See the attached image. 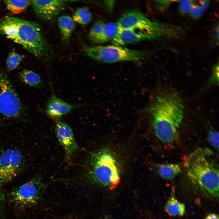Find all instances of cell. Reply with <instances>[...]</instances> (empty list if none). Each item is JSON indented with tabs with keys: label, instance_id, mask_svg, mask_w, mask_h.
Wrapping results in <instances>:
<instances>
[{
	"label": "cell",
	"instance_id": "6da1fadb",
	"mask_svg": "<svg viewBox=\"0 0 219 219\" xmlns=\"http://www.w3.org/2000/svg\"><path fill=\"white\" fill-rule=\"evenodd\" d=\"M155 133L163 143L172 144L179 139L184 118V106L178 96L169 94L156 97L147 107Z\"/></svg>",
	"mask_w": 219,
	"mask_h": 219
},
{
	"label": "cell",
	"instance_id": "7a4b0ae2",
	"mask_svg": "<svg viewBox=\"0 0 219 219\" xmlns=\"http://www.w3.org/2000/svg\"><path fill=\"white\" fill-rule=\"evenodd\" d=\"M0 32L43 61L51 58V49L36 23L6 16L0 21Z\"/></svg>",
	"mask_w": 219,
	"mask_h": 219
},
{
	"label": "cell",
	"instance_id": "3957f363",
	"mask_svg": "<svg viewBox=\"0 0 219 219\" xmlns=\"http://www.w3.org/2000/svg\"><path fill=\"white\" fill-rule=\"evenodd\" d=\"M187 176L195 186L205 196L212 198L219 197V169L207 155L197 152L185 162Z\"/></svg>",
	"mask_w": 219,
	"mask_h": 219
},
{
	"label": "cell",
	"instance_id": "277c9868",
	"mask_svg": "<svg viewBox=\"0 0 219 219\" xmlns=\"http://www.w3.org/2000/svg\"><path fill=\"white\" fill-rule=\"evenodd\" d=\"M119 27L143 32L152 36L154 40L177 39L184 32L180 26L152 21L136 10L124 12L116 23Z\"/></svg>",
	"mask_w": 219,
	"mask_h": 219
},
{
	"label": "cell",
	"instance_id": "5b68a950",
	"mask_svg": "<svg viewBox=\"0 0 219 219\" xmlns=\"http://www.w3.org/2000/svg\"><path fill=\"white\" fill-rule=\"evenodd\" d=\"M92 169L82 178L87 182L115 189L120 181L119 170L114 157L105 150L93 154L90 157Z\"/></svg>",
	"mask_w": 219,
	"mask_h": 219
},
{
	"label": "cell",
	"instance_id": "8992f818",
	"mask_svg": "<svg viewBox=\"0 0 219 219\" xmlns=\"http://www.w3.org/2000/svg\"><path fill=\"white\" fill-rule=\"evenodd\" d=\"M85 53L91 58L104 63L123 61L139 62L144 60L147 53L144 51L129 49L115 45L84 46Z\"/></svg>",
	"mask_w": 219,
	"mask_h": 219
},
{
	"label": "cell",
	"instance_id": "52a82bcc",
	"mask_svg": "<svg viewBox=\"0 0 219 219\" xmlns=\"http://www.w3.org/2000/svg\"><path fill=\"white\" fill-rule=\"evenodd\" d=\"M46 187L40 178H34L13 189L9 195V202L19 208L33 206L39 201Z\"/></svg>",
	"mask_w": 219,
	"mask_h": 219
},
{
	"label": "cell",
	"instance_id": "ba28073f",
	"mask_svg": "<svg viewBox=\"0 0 219 219\" xmlns=\"http://www.w3.org/2000/svg\"><path fill=\"white\" fill-rule=\"evenodd\" d=\"M19 97L7 75L0 73V113L7 117L15 118L23 113Z\"/></svg>",
	"mask_w": 219,
	"mask_h": 219
},
{
	"label": "cell",
	"instance_id": "9c48e42d",
	"mask_svg": "<svg viewBox=\"0 0 219 219\" xmlns=\"http://www.w3.org/2000/svg\"><path fill=\"white\" fill-rule=\"evenodd\" d=\"M22 161V155L18 150L9 149L0 155V181L3 185L17 175Z\"/></svg>",
	"mask_w": 219,
	"mask_h": 219
},
{
	"label": "cell",
	"instance_id": "30bf717a",
	"mask_svg": "<svg viewBox=\"0 0 219 219\" xmlns=\"http://www.w3.org/2000/svg\"><path fill=\"white\" fill-rule=\"evenodd\" d=\"M66 0L31 1L34 11L36 16L41 20L52 21L67 6Z\"/></svg>",
	"mask_w": 219,
	"mask_h": 219
},
{
	"label": "cell",
	"instance_id": "8fae6325",
	"mask_svg": "<svg viewBox=\"0 0 219 219\" xmlns=\"http://www.w3.org/2000/svg\"><path fill=\"white\" fill-rule=\"evenodd\" d=\"M55 132L58 141L65 150L66 158L68 160H70L79 149L71 129L66 123L56 120Z\"/></svg>",
	"mask_w": 219,
	"mask_h": 219
},
{
	"label": "cell",
	"instance_id": "7c38bea8",
	"mask_svg": "<svg viewBox=\"0 0 219 219\" xmlns=\"http://www.w3.org/2000/svg\"><path fill=\"white\" fill-rule=\"evenodd\" d=\"M119 28L117 34L111 41L114 45L122 46L145 40H154L152 36L146 33Z\"/></svg>",
	"mask_w": 219,
	"mask_h": 219
},
{
	"label": "cell",
	"instance_id": "4fadbf2b",
	"mask_svg": "<svg viewBox=\"0 0 219 219\" xmlns=\"http://www.w3.org/2000/svg\"><path fill=\"white\" fill-rule=\"evenodd\" d=\"M77 107L68 103L53 95L47 104L46 111L49 117L58 118L68 113Z\"/></svg>",
	"mask_w": 219,
	"mask_h": 219
},
{
	"label": "cell",
	"instance_id": "5bb4252c",
	"mask_svg": "<svg viewBox=\"0 0 219 219\" xmlns=\"http://www.w3.org/2000/svg\"><path fill=\"white\" fill-rule=\"evenodd\" d=\"M57 23L62 42L68 43L75 27V22L69 16L64 15L59 17Z\"/></svg>",
	"mask_w": 219,
	"mask_h": 219
},
{
	"label": "cell",
	"instance_id": "9a60e30c",
	"mask_svg": "<svg viewBox=\"0 0 219 219\" xmlns=\"http://www.w3.org/2000/svg\"><path fill=\"white\" fill-rule=\"evenodd\" d=\"M157 170L162 177L166 179L171 180L179 175L181 172L182 169L179 164L168 163L158 165Z\"/></svg>",
	"mask_w": 219,
	"mask_h": 219
},
{
	"label": "cell",
	"instance_id": "2e32d148",
	"mask_svg": "<svg viewBox=\"0 0 219 219\" xmlns=\"http://www.w3.org/2000/svg\"><path fill=\"white\" fill-rule=\"evenodd\" d=\"M165 209L169 215L172 217L182 216L186 212L185 204L174 196H171L169 199L165 204Z\"/></svg>",
	"mask_w": 219,
	"mask_h": 219
},
{
	"label": "cell",
	"instance_id": "e0dca14e",
	"mask_svg": "<svg viewBox=\"0 0 219 219\" xmlns=\"http://www.w3.org/2000/svg\"><path fill=\"white\" fill-rule=\"evenodd\" d=\"M19 76L21 80L27 85L34 87H39L42 85L40 76L32 71L24 70L20 72Z\"/></svg>",
	"mask_w": 219,
	"mask_h": 219
},
{
	"label": "cell",
	"instance_id": "ac0fdd59",
	"mask_svg": "<svg viewBox=\"0 0 219 219\" xmlns=\"http://www.w3.org/2000/svg\"><path fill=\"white\" fill-rule=\"evenodd\" d=\"M7 9L14 14L23 12L31 4L29 0H5L4 1Z\"/></svg>",
	"mask_w": 219,
	"mask_h": 219
},
{
	"label": "cell",
	"instance_id": "d6986e66",
	"mask_svg": "<svg viewBox=\"0 0 219 219\" xmlns=\"http://www.w3.org/2000/svg\"><path fill=\"white\" fill-rule=\"evenodd\" d=\"M72 19L75 22L83 25L89 24L92 19L90 12L85 8L78 9L74 13Z\"/></svg>",
	"mask_w": 219,
	"mask_h": 219
},
{
	"label": "cell",
	"instance_id": "ffe728a7",
	"mask_svg": "<svg viewBox=\"0 0 219 219\" xmlns=\"http://www.w3.org/2000/svg\"><path fill=\"white\" fill-rule=\"evenodd\" d=\"M106 23L104 22L98 20L93 25L88 34V37L91 41L95 43L104 30Z\"/></svg>",
	"mask_w": 219,
	"mask_h": 219
},
{
	"label": "cell",
	"instance_id": "44dd1931",
	"mask_svg": "<svg viewBox=\"0 0 219 219\" xmlns=\"http://www.w3.org/2000/svg\"><path fill=\"white\" fill-rule=\"evenodd\" d=\"M209 4L208 0H200L197 3L195 2L189 13L190 16L194 19H199L208 7Z\"/></svg>",
	"mask_w": 219,
	"mask_h": 219
},
{
	"label": "cell",
	"instance_id": "7402d4cb",
	"mask_svg": "<svg viewBox=\"0 0 219 219\" xmlns=\"http://www.w3.org/2000/svg\"><path fill=\"white\" fill-rule=\"evenodd\" d=\"M23 56L16 52L12 51L9 54L6 61L8 69L13 70L16 68L20 63Z\"/></svg>",
	"mask_w": 219,
	"mask_h": 219
},
{
	"label": "cell",
	"instance_id": "603a6c76",
	"mask_svg": "<svg viewBox=\"0 0 219 219\" xmlns=\"http://www.w3.org/2000/svg\"><path fill=\"white\" fill-rule=\"evenodd\" d=\"M195 1L189 0L179 1V8L180 12L183 14H189L195 4Z\"/></svg>",
	"mask_w": 219,
	"mask_h": 219
},
{
	"label": "cell",
	"instance_id": "cb8c5ba5",
	"mask_svg": "<svg viewBox=\"0 0 219 219\" xmlns=\"http://www.w3.org/2000/svg\"><path fill=\"white\" fill-rule=\"evenodd\" d=\"M207 139L210 144L214 148H219V133L216 131L212 130L209 132Z\"/></svg>",
	"mask_w": 219,
	"mask_h": 219
},
{
	"label": "cell",
	"instance_id": "d4e9b609",
	"mask_svg": "<svg viewBox=\"0 0 219 219\" xmlns=\"http://www.w3.org/2000/svg\"><path fill=\"white\" fill-rule=\"evenodd\" d=\"M209 83L211 85H218L219 84V62L213 66L212 73L210 78Z\"/></svg>",
	"mask_w": 219,
	"mask_h": 219
},
{
	"label": "cell",
	"instance_id": "484cf974",
	"mask_svg": "<svg viewBox=\"0 0 219 219\" xmlns=\"http://www.w3.org/2000/svg\"><path fill=\"white\" fill-rule=\"evenodd\" d=\"M175 1H176L161 0L156 1L155 2L159 7H161V9H162L163 8V9H164L168 7L172 4L173 2Z\"/></svg>",
	"mask_w": 219,
	"mask_h": 219
},
{
	"label": "cell",
	"instance_id": "4316f807",
	"mask_svg": "<svg viewBox=\"0 0 219 219\" xmlns=\"http://www.w3.org/2000/svg\"><path fill=\"white\" fill-rule=\"evenodd\" d=\"M204 219H219V217L217 214L211 213L207 215Z\"/></svg>",
	"mask_w": 219,
	"mask_h": 219
},
{
	"label": "cell",
	"instance_id": "83f0119b",
	"mask_svg": "<svg viewBox=\"0 0 219 219\" xmlns=\"http://www.w3.org/2000/svg\"><path fill=\"white\" fill-rule=\"evenodd\" d=\"M214 30V38L215 39L216 41L218 43L219 40V25L218 24H217V26L216 28Z\"/></svg>",
	"mask_w": 219,
	"mask_h": 219
},
{
	"label": "cell",
	"instance_id": "f1b7e54d",
	"mask_svg": "<svg viewBox=\"0 0 219 219\" xmlns=\"http://www.w3.org/2000/svg\"><path fill=\"white\" fill-rule=\"evenodd\" d=\"M3 185L0 181V204L2 202L4 199V195L2 191Z\"/></svg>",
	"mask_w": 219,
	"mask_h": 219
}]
</instances>
